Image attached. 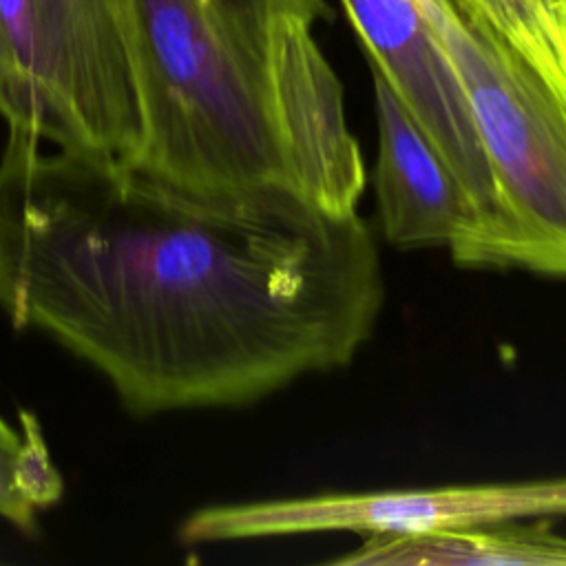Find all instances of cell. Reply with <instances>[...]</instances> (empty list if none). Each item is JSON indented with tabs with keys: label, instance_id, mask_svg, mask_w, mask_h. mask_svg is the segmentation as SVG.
<instances>
[{
	"label": "cell",
	"instance_id": "10",
	"mask_svg": "<svg viewBox=\"0 0 566 566\" xmlns=\"http://www.w3.org/2000/svg\"><path fill=\"white\" fill-rule=\"evenodd\" d=\"M64 480L44 433L20 451L0 449V520L33 533L40 513L57 504Z\"/></svg>",
	"mask_w": 566,
	"mask_h": 566
},
{
	"label": "cell",
	"instance_id": "6",
	"mask_svg": "<svg viewBox=\"0 0 566 566\" xmlns=\"http://www.w3.org/2000/svg\"><path fill=\"white\" fill-rule=\"evenodd\" d=\"M371 69L458 172L493 234L497 268L524 270L522 243L506 219L455 66L422 0H343Z\"/></svg>",
	"mask_w": 566,
	"mask_h": 566
},
{
	"label": "cell",
	"instance_id": "7",
	"mask_svg": "<svg viewBox=\"0 0 566 566\" xmlns=\"http://www.w3.org/2000/svg\"><path fill=\"white\" fill-rule=\"evenodd\" d=\"M371 77L374 190L385 239L396 248H447L464 268H497L493 234L471 192L376 69Z\"/></svg>",
	"mask_w": 566,
	"mask_h": 566
},
{
	"label": "cell",
	"instance_id": "1",
	"mask_svg": "<svg viewBox=\"0 0 566 566\" xmlns=\"http://www.w3.org/2000/svg\"><path fill=\"white\" fill-rule=\"evenodd\" d=\"M7 128L0 310L91 365L137 416L241 407L345 367L385 279L358 212L290 190L170 192Z\"/></svg>",
	"mask_w": 566,
	"mask_h": 566
},
{
	"label": "cell",
	"instance_id": "11",
	"mask_svg": "<svg viewBox=\"0 0 566 566\" xmlns=\"http://www.w3.org/2000/svg\"><path fill=\"white\" fill-rule=\"evenodd\" d=\"M38 436H42V427H40L35 413L22 411L20 413V427H13L9 420H4L0 416V449L20 451L29 442H33Z\"/></svg>",
	"mask_w": 566,
	"mask_h": 566
},
{
	"label": "cell",
	"instance_id": "3",
	"mask_svg": "<svg viewBox=\"0 0 566 566\" xmlns=\"http://www.w3.org/2000/svg\"><path fill=\"white\" fill-rule=\"evenodd\" d=\"M0 117L128 164L142 133L133 0H0Z\"/></svg>",
	"mask_w": 566,
	"mask_h": 566
},
{
	"label": "cell",
	"instance_id": "4",
	"mask_svg": "<svg viewBox=\"0 0 566 566\" xmlns=\"http://www.w3.org/2000/svg\"><path fill=\"white\" fill-rule=\"evenodd\" d=\"M467 93L524 270L566 276V102L471 0H422Z\"/></svg>",
	"mask_w": 566,
	"mask_h": 566
},
{
	"label": "cell",
	"instance_id": "2",
	"mask_svg": "<svg viewBox=\"0 0 566 566\" xmlns=\"http://www.w3.org/2000/svg\"><path fill=\"white\" fill-rule=\"evenodd\" d=\"M325 0H133L142 133L126 164L197 199L290 190L356 212L367 168L314 27Z\"/></svg>",
	"mask_w": 566,
	"mask_h": 566
},
{
	"label": "cell",
	"instance_id": "5",
	"mask_svg": "<svg viewBox=\"0 0 566 566\" xmlns=\"http://www.w3.org/2000/svg\"><path fill=\"white\" fill-rule=\"evenodd\" d=\"M564 515L566 478H548L212 504L186 515L177 533L197 546L340 531L416 535Z\"/></svg>",
	"mask_w": 566,
	"mask_h": 566
},
{
	"label": "cell",
	"instance_id": "8",
	"mask_svg": "<svg viewBox=\"0 0 566 566\" xmlns=\"http://www.w3.org/2000/svg\"><path fill=\"white\" fill-rule=\"evenodd\" d=\"M338 566H566V537L546 522H500L416 535H365Z\"/></svg>",
	"mask_w": 566,
	"mask_h": 566
},
{
	"label": "cell",
	"instance_id": "9",
	"mask_svg": "<svg viewBox=\"0 0 566 566\" xmlns=\"http://www.w3.org/2000/svg\"><path fill=\"white\" fill-rule=\"evenodd\" d=\"M566 102V0H471Z\"/></svg>",
	"mask_w": 566,
	"mask_h": 566
}]
</instances>
